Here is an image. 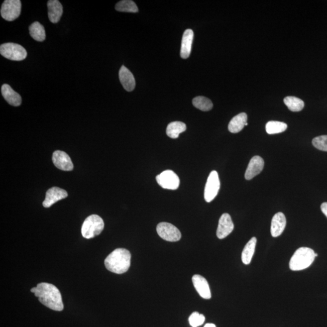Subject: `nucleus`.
Masks as SVG:
<instances>
[{
    "instance_id": "1",
    "label": "nucleus",
    "mask_w": 327,
    "mask_h": 327,
    "mask_svg": "<svg viewBox=\"0 0 327 327\" xmlns=\"http://www.w3.org/2000/svg\"><path fill=\"white\" fill-rule=\"evenodd\" d=\"M39 301L44 306L55 311L61 312L64 309V305L60 290L54 285L46 282L38 284L37 286L31 289Z\"/></svg>"
},
{
    "instance_id": "2",
    "label": "nucleus",
    "mask_w": 327,
    "mask_h": 327,
    "mask_svg": "<svg viewBox=\"0 0 327 327\" xmlns=\"http://www.w3.org/2000/svg\"><path fill=\"white\" fill-rule=\"evenodd\" d=\"M131 254L125 248H117L106 258V268L110 272L116 274H122L127 272L130 266Z\"/></svg>"
},
{
    "instance_id": "3",
    "label": "nucleus",
    "mask_w": 327,
    "mask_h": 327,
    "mask_svg": "<svg viewBox=\"0 0 327 327\" xmlns=\"http://www.w3.org/2000/svg\"><path fill=\"white\" fill-rule=\"evenodd\" d=\"M315 259L314 250L308 247H301L296 250L291 258L289 266L293 271L306 269L312 265Z\"/></svg>"
},
{
    "instance_id": "4",
    "label": "nucleus",
    "mask_w": 327,
    "mask_h": 327,
    "mask_svg": "<svg viewBox=\"0 0 327 327\" xmlns=\"http://www.w3.org/2000/svg\"><path fill=\"white\" fill-rule=\"evenodd\" d=\"M105 227V223L102 218L97 215H92L87 218L82 228V233L86 239H91L102 233Z\"/></svg>"
},
{
    "instance_id": "5",
    "label": "nucleus",
    "mask_w": 327,
    "mask_h": 327,
    "mask_svg": "<svg viewBox=\"0 0 327 327\" xmlns=\"http://www.w3.org/2000/svg\"><path fill=\"white\" fill-rule=\"evenodd\" d=\"M0 54L8 60L17 61L26 59L27 55V51L23 46L13 43L1 44Z\"/></svg>"
},
{
    "instance_id": "6",
    "label": "nucleus",
    "mask_w": 327,
    "mask_h": 327,
    "mask_svg": "<svg viewBox=\"0 0 327 327\" xmlns=\"http://www.w3.org/2000/svg\"><path fill=\"white\" fill-rule=\"evenodd\" d=\"M21 12V2L19 0H5L2 4L1 15L5 20H15L20 15Z\"/></svg>"
},
{
    "instance_id": "7",
    "label": "nucleus",
    "mask_w": 327,
    "mask_h": 327,
    "mask_svg": "<svg viewBox=\"0 0 327 327\" xmlns=\"http://www.w3.org/2000/svg\"><path fill=\"white\" fill-rule=\"evenodd\" d=\"M158 235L165 241L177 242L180 241L181 233L178 228L168 222L159 223L156 227Z\"/></svg>"
},
{
    "instance_id": "8",
    "label": "nucleus",
    "mask_w": 327,
    "mask_h": 327,
    "mask_svg": "<svg viewBox=\"0 0 327 327\" xmlns=\"http://www.w3.org/2000/svg\"><path fill=\"white\" fill-rule=\"evenodd\" d=\"M220 189L219 175L217 171H212L209 176L205 190L206 202L211 203L217 197Z\"/></svg>"
},
{
    "instance_id": "9",
    "label": "nucleus",
    "mask_w": 327,
    "mask_h": 327,
    "mask_svg": "<svg viewBox=\"0 0 327 327\" xmlns=\"http://www.w3.org/2000/svg\"><path fill=\"white\" fill-rule=\"evenodd\" d=\"M156 181L162 188L169 190H177L180 186V178L172 170H166L158 175Z\"/></svg>"
},
{
    "instance_id": "10",
    "label": "nucleus",
    "mask_w": 327,
    "mask_h": 327,
    "mask_svg": "<svg viewBox=\"0 0 327 327\" xmlns=\"http://www.w3.org/2000/svg\"><path fill=\"white\" fill-rule=\"evenodd\" d=\"M52 161L58 169L64 171H71L74 169L71 158L63 151H55L52 156Z\"/></svg>"
},
{
    "instance_id": "11",
    "label": "nucleus",
    "mask_w": 327,
    "mask_h": 327,
    "mask_svg": "<svg viewBox=\"0 0 327 327\" xmlns=\"http://www.w3.org/2000/svg\"><path fill=\"white\" fill-rule=\"evenodd\" d=\"M234 229V224L230 215L223 214L220 217L218 223L217 235L218 238L222 239L230 234Z\"/></svg>"
},
{
    "instance_id": "12",
    "label": "nucleus",
    "mask_w": 327,
    "mask_h": 327,
    "mask_svg": "<svg viewBox=\"0 0 327 327\" xmlns=\"http://www.w3.org/2000/svg\"><path fill=\"white\" fill-rule=\"evenodd\" d=\"M68 192L59 187H54L46 192L45 200L43 201V205L45 208H49L55 203L68 197Z\"/></svg>"
},
{
    "instance_id": "13",
    "label": "nucleus",
    "mask_w": 327,
    "mask_h": 327,
    "mask_svg": "<svg viewBox=\"0 0 327 327\" xmlns=\"http://www.w3.org/2000/svg\"><path fill=\"white\" fill-rule=\"evenodd\" d=\"M264 166V159L259 156H254L251 159L245 173V178L247 180H252L256 175L262 171Z\"/></svg>"
},
{
    "instance_id": "14",
    "label": "nucleus",
    "mask_w": 327,
    "mask_h": 327,
    "mask_svg": "<svg viewBox=\"0 0 327 327\" xmlns=\"http://www.w3.org/2000/svg\"><path fill=\"white\" fill-rule=\"evenodd\" d=\"M193 284L201 297L205 300H209L212 297L211 289L208 281L199 275H195L192 278Z\"/></svg>"
},
{
    "instance_id": "15",
    "label": "nucleus",
    "mask_w": 327,
    "mask_h": 327,
    "mask_svg": "<svg viewBox=\"0 0 327 327\" xmlns=\"http://www.w3.org/2000/svg\"><path fill=\"white\" fill-rule=\"evenodd\" d=\"M286 218L282 212L274 215L271 223V234L274 237H278L283 233L286 227Z\"/></svg>"
},
{
    "instance_id": "16",
    "label": "nucleus",
    "mask_w": 327,
    "mask_h": 327,
    "mask_svg": "<svg viewBox=\"0 0 327 327\" xmlns=\"http://www.w3.org/2000/svg\"><path fill=\"white\" fill-rule=\"evenodd\" d=\"M119 78L123 88L127 92H132L135 88V80L132 73L124 66L119 70Z\"/></svg>"
},
{
    "instance_id": "17",
    "label": "nucleus",
    "mask_w": 327,
    "mask_h": 327,
    "mask_svg": "<svg viewBox=\"0 0 327 327\" xmlns=\"http://www.w3.org/2000/svg\"><path fill=\"white\" fill-rule=\"evenodd\" d=\"M49 20L52 23H57L62 16L63 5L58 0H50L47 2Z\"/></svg>"
},
{
    "instance_id": "18",
    "label": "nucleus",
    "mask_w": 327,
    "mask_h": 327,
    "mask_svg": "<svg viewBox=\"0 0 327 327\" xmlns=\"http://www.w3.org/2000/svg\"><path fill=\"white\" fill-rule=\"evenodd\" d=\"M194 36V32L192 29H187L184 33L180 52L181 57L183 59H187L191 55Z\"/></svg>"
},
{
    "instance_id": "19",
    "label": "nucleus",
    "mask_w": 327,
    "mask_h": 327,
    "mask_svg": "<svg viewBox=\"0 0 327 327\" xmlns=\"http://www.w3.org/2000/svg\"><path fill=\"white\" fill-rule=\"evenodd\" d=\"M1 94L6 102L9 104L15 107L20 106L22 102V99L20 96L14 91L12 88L7 84H4L1 87Z\"/></svg>"
},
{
    "instance_id": "20",
    "label": "nucleus",
    "mask_w": 327,
    "mask_h": 327,
    "mask_svg": "<svg viewBox=\"0 0 327 327\" xmlns=\"http://www.w3.org/2000/svg\"><path fill=\"white\" fill-rule=\"evenodd\" d=\"M247 121V115L245 113H241L233 117L229 122L228 130L232 133H237L245 126Z\"/></svg>"
},
{
    "instance_id": "21",
    "label": "nucleus",
    "mask_w": 327,
    "mask_h": 327,
    "mask_svg": "<svg viewBox=\"0 0 327 327\" xmlns=\"http://www.w3.org/2000/svg\"><path fill=\"white\" fill-rule=\"evenodd\" d=\"M257 239L253 237L247 244L245 245L242 253V261L245 265L249 264L253 258L254 251H255Z\"/></svg>"
},
{
    "instance_id": "22",
    "label": "nucleus",
    "mask_w": 327,
    "mask_h": 327,
    "mask_svg": "<svg viewBox=\"0 0 327 327\" xmlns=\"http://www.w3.org/2000/svg\"><path fill=\"white\" fill-rule=\"evenodd\" d=\"M187 129L186 124L183 122L175 121L170 123L167 127V136L173 139L178 138L181 133L185 132Z\"/></svg>"
},
{
    "instance_id": "23",
    "label": "nucleus",
    "mask_w": 327,
    "mask_h": 327,
    "mask_svg": "<svg viewBox=\"0 0 327 327\" xmlns=\"http://www.w3.org/2000/svg\"><path fill=\"white\" fill-rule=\"evenodd\" d=\"M29 33L30 36L36 41L42 42L45 40V29H44L43 25H41L38 21H35L30 25Z\"/></svg>"
},
{
    "instance_id": "24",
    "label": "nucleus",
    "mask_w": 327,
    "mask_h": 327,
    "mask_svg": "<svg viewBox=\"0 0 327 327\" xmlns=\"http://www.w3.org/2000/svg\"><path fill=\"white\" fill-rule=\"evenodd\" d=\"M284 102L288 109L292 111H300L305 106L303 101L296 97H287L285 98Z\"/></svg>"
},
{
    "instance_id": "25",
    "label": "nucleus",
    "mask_w": 327,
    "mask_h": 327,
    "mask_svg": "<svg viewBox=\"0 0 327 327\" xmlns=\"http://www.w3.org/2000/svg\"><path fill=\"white\" fill-rule=\"evenodd\" d=\"M287 124L280 121H271L268 122L265 125L266 132L269 135L284 132L287 130Z\"/></svg>"
},
{
    "instance_id": "26",
    "label": "nucleus",
    "mask_w": 327,
    "mask_h": 327,
    "mask_svg": "<svg viewBox=\"0 0 327 327\" xmlns=\"http://www.w3.org/2000/svg\"><path fill=\"white\" fill-rule=\"evenodd\" d=\"M115 9L119 12L136 13L138 8L135 2L131 0H123L119 1L115 5Z\"/></svg>"
},
{
    "instance_id": "27",
    "label": "nucleus",
    "mask_w": 327,
    "mask_h": 327,
    "mask_svg": "<svg viewBox=\"0 0 327 327\" xmlns=\"http://www.w3.org/2000/svg\"><path fill=\"white\" fill-rule=\"evenodd\" d=\"M193 105L196 108L200 110L207 111L212 110L213 108V103L211 100L205 97H197L193 100Z\"/></svg>"
},
{
    "instance_id": "28",
    "label": "nucleus",
    "mask_w": 327,
    "mask_h": 327,
    "mask_svg": "<svg viewBox=\"0 0 327 327\" xmlns=\"http://www.w3.org/2000/svg\"><path fill=\"white\" fill-rule=\"evenodd\" d=\"M205 320V316L197 312L193 313L189 318L190 325L192 327H198L203 325Z\"/></svg>"
},
{
    "instance_id": "29",
    "label": "nucleus",
    "mask_w": 327,
    "mask_h": 327,
    "mask_svg": "<svg viewBox=\"0 0 327 327\" xmlns=\"http://www.w3.org/2000/svg\"><path fill=\"white\" fill-rule=\"evenodd\" d=\"M312 144L318 150L327 152V135L316 137L313 139Z\"/></svg>"
},
{
    "instance_id": "30",
    "label": "nucleus",
    "mask_w": 327,
    "mask_h": 327,
    "mask_svg": "<svg viewBox=\"0 0 327 327\" xmlns=\"http://www.w3.org/2000/svg\"><path fill=\"white\" fill-rule=\"evenodd\" d=\"M321 211L327 218V203H324L321 206Z\"/></svg>"
},
{
    "instance_id": "31",
    "label": "nucleus",
    "mask_w": 327,
    "mask_h": 327,
    "mask_svg": "<svg viewBox=\"0 0 327 327\" xmlns=\"http://www.w3.org/2000/svg\"><path fill=\"white\" fill-rule=\"evenodd\" d=\"M204 327H217L214 324H207Z\"/></svg>"
},
{
    "instance_id": "32",
    "label": "nucleus",
    "mask_w": 327,
    "mask_h": 327,
    "mask_svg": "<svg viewBox=\"0 0 327 327\" xmlns=\"http://www.w3.org/2000/svg\"><path fill=\"white\" fill-rule=\"evenodd\" d=\"M318 255V253H315V257H317Z\"/></svg>"
}]
</instances>
